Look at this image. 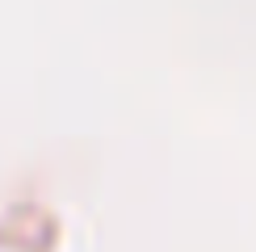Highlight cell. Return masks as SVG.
Returning a JSON list of instances; mask_svg holds the SVG:
<instances>
[]
</instances>
